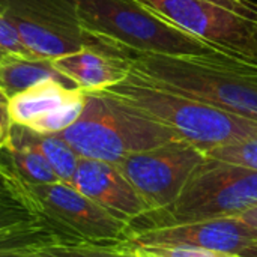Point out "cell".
Masks as SVG:
<instances>
[{
    "label": "cell",
    "mask_w": 257,
    "mask_h": 257,
    "mask_svg": "<svg viewBox=\"0 0 257 257\" xmlns=\"http://www.w3.org/2000/svg\"><path fill=\"white\" fill-rule=\"evenodd\" d=\"M139 250H143L146 253H151L158 257H236L226 253H217L211 251L206 248H199V247H185V245H178V247H134Z\"/></svg>",
    "instance_id": "22"
},
{
    "label": "cell",
    "mask_w": 257,
    "mask_h": 257,
    "mask_svg": "<svg viewBox=\"0 0 257 257\" xmlns=\"http://www.w3.org/2000/svg\"><path fill=\"white\" fill-rule=\"evenodd\" d=\"M72 2L87 42L95 39L126 54L154 53L196 59L236 57L167 23L137 0Z\"/></svg>",
    "instance_id": "2"
},
{
    "label": "cell",
    "mask_w": 257,
    "mask_h": 257,
    "mask_svg": "<svg viewBox=\"0 0 257 257\" xmlns=\"http://www.w3.org/2000/svg\"><path fill=\"white\" fill-rule=\"evenodd\" d=\"M84 104H86V90L78 87L75 93L65 104H62L59 108H56L45 117L36 120L27 128L39 134H60L62 131H65L72 123L77 122V119L80 117L84 108Z\"/></svg>",
    "instance_id": "18"
},
{
    "label": "cell",
    "mask_w": 257,
    "mask_h": 257,
    "mask_svg": "<svg viewBox=\"0 0 257 257\" xmlns=\"http://www.w3.org/2000/svg\"><path fill=\"white\" fill-rule=\"evenodd\" d=\"M24 257H140L133 248L125 245L104 247L92 244L56 242L38 248Z\"/></svg>",
    "instance_id": "17"
},
{
    "label": "cell",
    "mask_w": 257,
    "mask_h": 257,
    "mask_svg": "<svg viewBox=\"0 0 257 257\" xmlns=\"http://www.w3.org/2000/svg\"><path fill=\"white\" fill-rule=\"evenodd\" d=\"M184 32L254 62L257 3L251 0H137Z\"/></svg>",
    "instance_id": "7"
},
{
    "label": "cell",
    "mask_w": 257,
    "mask_h": 257,
    "mask_svg": "<svg viewBox=\"0 0 257 257\" xmlns=\"http://www.w3.org/2000/svg\"><path fill=\"white\" fill-rule=\"evenodd\" d=\"M11 137L36 148L50 163L59 181L71 185L80 157L62 137L57 134H39L27 126L15 123H12Z\"/></svg>",
    "instance_id": "15"
},
{
    "label": "cell",
    "mask_w": 257,
    "mask_h": 257,
    "mask_svg": "<svg viewBox=\"0 0 257 257\" xmlns=\"http://www.w3.org/2000/svg\"><path fill=\"white\" fill-rule=\"evenodd\" d=\"M50 80L59 81L68 87H77L53 66V59L15 57L0 63V89L8 99L35 84Z\"/></svg>",
    "instance_id": "14"
},
{
    "label": "cell",
    "mask_w": 257,
    "mask_h": 257,
    "mask_svg": "<svg viewBox=\"0 0 257 257\" xmlns=\"http://www.w3.org/2000/svg\"><path fill=\"white\" fill-rule=\"evenodd\" d=\"M32 251H24V250H20V251H6V253H0V257H24L26 254H29Z\"/></svg>",
    "instance_id": "27"
},
{
    "label": "cell",
    "mask_w": 257,
    "mask_h": 257,
    "mask_svg": "<svg viewBox=\"0 0 257 257\" xmlns=\"http://www.w3.org/2000/svg\"><path fill=\"white\" fill-rule=\"evenodd\" d=\"M0 101H3V102H8V98H6V95L2 92V89H0Z\"/></svg>",
    "instance_id": "28"
},
{
    "label": "cell",
    "mask_w": 257,
    "mask_h": 257,
    "mask_svg": "<svg viewBox=\"0 0 257 257\" xmlns=\"http://www.w3.org/2000/svg\"><path fill=\"white\" fill-rule=\"evenodd\" d=\"M102 92L170 126L202 152L257 137V122L203 101L152 86L131 74Z\"/></svg>",
    "instance_id": "4"
},
{
    "label": "cell",
    "mask_w": 257,
    "mask_h": 257,
    "mask_svg": "<svg viewBox=\"0 0 257 257\" xmlns=\"http://www.w3.org/2000/svg\"><path fill=\"white\" fill-rule=\"evenodd\" d=\"M236 257H257V238L253 239L247 247H244Z\"/></svg>",
    "instance_id": "26"
},
{
    "label": "cell",
    "mask_w": 257,
    "mask_h": 257,
    "mask_svg": "<svg viewBox=\"0 0 257 257\" xmlns=\"http://www.w3.org/2000/svg\"><path fill=\"white\" fill-rule=\"evenodd\" d=\"M57 136L80 158L113 164L131 154L182 140L170 126L102 90L86 92L80 117Z\"/></svg>",
    "instance_id": "3"
},
{
    "label": "cell",
    "mask_w": 257,
    "mask_h": 257,
    "mask_svg": "<svg viewBox=\"0 0 257 257\" xmlns=\"http://www.w3.org/2000/svg\"><path fill=\"white\" fill-rule=\"evenodd\" d=\"M3 15L36 57L56 59L87 44L72 0H5Z\"/></svg>",
    "instance_id": "9"
},
{
    "label": "cell",
    "mask_w": 257,
    "mask_h": 257,
    "mask_svg": "<svg viewBox=\"0 0 257 257\" xmlns=\"http://www.w3.org/2000/svg\"><path fill=\"white\" fill-rule=\"evenodd\" d=\"M41 220L35 215L24 203H12L0 206V232H6L9 229H15L29 223Z\"/></svg>",
    "instance_id": "21"
},
{
    "label": "cell",
    "mask_w": 257,
    "mask_h": 257,
    "mask_svg": "<svg viewBox=\"0 0 257 257\" xmlns=\"http://www.w3.org/2000/svg\"><path fill=\"white\" fill-rule=\"evenodd\" d=\"M53 66L86 92L102 90L125 80L131 63L125 51L90 39L81 50L53 59Z\"/></svg>",
    "instance_id": "12"
},
{
    "label": "cell",
    "mask_w": 257,
    "mask_h": 257,
    "mask_svg": "<svg viewBox=\"0 0 257 257\" xmlns=\"http://www.w3.org/2000/svg\"><path fill=\"white\" fill-rule=\"evenodd\" d=\"M5 11V0H0V14H3Z\"/></svg>",
    "instance_id": "29"
},
{
    "label": "cell",
    "mask_w": 257,
    "mask_h": 257,
    "mask_svg": "<svg viewBox=\"0 0 257 257\" xmlns=\"http://www.w3.org/2000/svg\"><path fill=\"white\" fill-rule=\"evenodd\" d=\"M21 202L41 220L59 230L69 242L104 247L125 245L130 224L63 182L17 184Z\"/></svg>",
    "instance_id": "6"
},
{
    "label": "cell",
    "mask_w": 257,
    "mask_h": 257,
    "mask_svg": "<svg viewBox=\"0 0 257 257\" xmlns=\"http://www.w3.org/2000/svg\"><path fill=\"white\" fill-rule=\"evenodd\" d=\"M71 185L114 217L128 223L151 211L143 197L113 163L80 158Z\"/></svg>",
    "instance_id": "11"
},
{
    "label": "cell",
    "mask_w": 257,
    "mask_h": 257,
    "mask_svg": "<svg viewBox=\"0 0 257 257\" xmlns=\"http://www.w3.org/2000/svg\"><path fill=\"white\" fill-rule=\"evenodd\" d=\"M242 223H245L254 233L257 235V205H254L253 208L241 212L239 215H236Z\"/></svg>",
    "instance_id": "25"
},
{
    "label": "cell",
    "mask_w": 257,
    "mask_h": 257,
    "mask_svg": "<svg viewBox=\"0 0 257 257\" xmlns=\"http://www.w3.org/2000/svg\"><path fill=\"white\" fill-rule=\"evenodd\" d=\"M206 154L185 140L125 157L116 166L148 203L151 211L170 206Z\"/></svg>",
    "instance_id": "8"
},
{
    "label": "cell",
    "mask_w": 257,
    "mask_h": 257,
    "mask_svg": "<svg viewBox=\"0 0 257 257\" xmlns=\"http://www.w3.org/2000/svg\"><path fill=\"white\" fill-rule=\"evenodd\" d=\"M253 60L257 63V41H256V51H254V57H253Z\"/></svg>",
    "instance_id": "31"
},
{
    "label": "cell",
    "mask_w": 257,
    "mask_h": 257,
    "mask_svg": "<svg viewBox=\"0 0 257 257\" xmlns=\"http://www.w3.org/2000/svg\"><path fill=\"white\" fill-rule=\"evenodd\" d=\"M69 242L59 230L45 223L36 220L33 223L0 232V253L6 251H35L50 244ZM74 244V242H72Z\"/></svg>",
    "instance_id": "16"
},
{
    "label": "cell",
    "mask_w": 257,
    "mask_h": 257,
    "mask_svg": "<svg viewBox=\"0 0 257 257\" xmlns=\"http://www.w3.org/2000/svg\"><path fill=\"white\" fill-rule=\"evenodd\" d=\"M11 128H12V120L9 116L8 102L0 101V148L8 145L11 139Z\"/></svg>",
    "instance_id": "23"
},
{
    "label": "cell",
    "mask_w": 257,
    "mask_h": 257,
    "mask_svg": "<svg viewBox=\"0 0 257 257\" xmlns=\"http://www.w3.org/2000/svg\"><path fill=\"white\" fill-rule=\"evenodd\" d=\"M0 185H9V184H8V182H6V181H5V179L0 176ZM9 187H11V185H9Z\"/></svg>",
    "instance_id": "30"
},
{
    "label": "cell",
    "mask_w": 257,
    "mask_h": 257,
    "mask_svg": "<svg viewBox=\"0 0 257 257\" xmlns=\"http://www.w3.org/2000/svg\"><path fill=\"white\" fill-rule=\"evenodd\" d=\"M18 202H21V199H20L18 193L12 187H9V185H0V206L18 203Z\"/></svg>",
    "instance_id": "24"
},
{
    "label": "cell",
    "mask_w": 257,
    "mask_h": 257,
    "mask_svg": "<svg viewBox=\"0 0 257 257\" xmlns=\"http://www.w3.org/2000/svg\"><path fill=\"white\" fill-rule=\"evenodd\" d=\"M206 157L257 170V137L211 149Z\"/></svg>",
    "instance_id": "19"
},
{
    "label": "cell",
    "mask_w": 257,
    "mask_h": 257,
    "mask_svg": "<svg viewBox=\"0 0 257 257\" xmlns=\"http://www.w3.org/2000/svg\"><path fill=\"white\" fill-rule=\"evenodd\" d=\"M15 57L32 59L36 56L26 47L14 24L0 14V63Z\"/></svg>",
    "instance_id": "20"
},
{
    "label": "cell",
    "mask_w": 257,
    "mask_h": 257,
    "mask_svg": "<svg viewBox=\"0 0 257 257\" xmlns=\"http://www.w3.org/2000/svg\"><path fill=\"white\" fill-rule=\"evenodd\" d=\"M257 235L238 217L155 227L130 235L126 247H199L236 256Z\"/></svg>",
    "instance_id": "10"
},
{
    "label": "cell",
    "mask_w": 257,
    "mask_h": 257,
    "mask_svg": "<svg viewBox=\"0 0 257 257\" xmlns=\"http://www.w3.org/2000/svg\"><path fill=\"white\" fill-rule=\"evenodd\" d=\"M131 74L160 89L190 96L257 122V63L236 59L128 53Z\"/></svg>",
    "instance_id": "1"
},
{
    "label": "cell",
    "mask_w": 257,
    "mask_h": 257,
    "mask_svg": "<svg viewBox=\"0 0 257 257\" xmlns=\"http://www.w3.org/2000/svg\"><path fill=\"white\" fill-rule=\"evenodd\" d=\"M78 87H68L50 80L35 84L8 99V110L12 123L30 126L65 104Z\"/></svg>",
    "instance_id": "13"
},
{
    "label": "cell",
    "mask_w": 257,
    "mask_h": 257,
    "mask_svg": "<svg viewBox=\"0 0 257 257\" xmlns=\"http://www.w3.org/2000/svg\"><path fill=\"white\" fill-rule=\"evenodd\" d=\"M257 205V170L206 157L167 208L131 220L130 232L236 217Z\"/></svg>",
    "instance_id": "5"
}]
</instances>
